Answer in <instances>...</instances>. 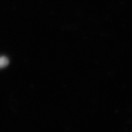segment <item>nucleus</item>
Masks as SVG:
<instances>
[{
  "mask_svg": "<svg viewBox=\"0 0 132 132\" xmlns=\"http://www.w3.org/2000/svg\"><path fill=\"white\" fill-rule=\"evenodd\" d=\"M9 60L7 57H0V68H5L8 65Z\"/></svg>",
  "mask_w": 132,
  "mask_h": 132,
  "instance_id": "1",
  "label": "nucleus"
}]
</instances>
